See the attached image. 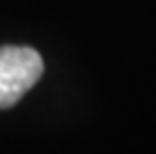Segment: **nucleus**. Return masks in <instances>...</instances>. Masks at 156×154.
<instances>
[{
    "label": "nucleus",
    "mask_w": 156,
    "mask_h": 154,
    "mask_svg": "<svg viewBox=\"0 0 156 154\" xmlns=\"http://www.w3.org/2000/svg\"><path fill=\"white\" fill-rule=\"evenodd\" d=\"M44 74L41 55L28 46L0 48V108H9Z\"/></svg>",
    "instance_id": "nucleus-1"
}]
</instances>
